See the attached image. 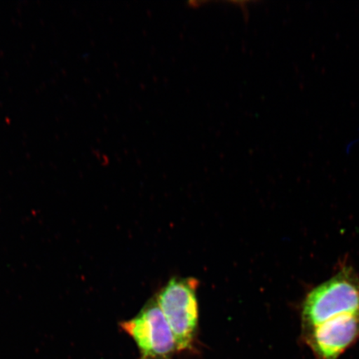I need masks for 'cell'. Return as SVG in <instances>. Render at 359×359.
<instances>
[{
  "label": "cell",
  "instance_id": "obj_1",
  "mask_svg": "<svg viewBox=\"0 0 359 359\" xmlns=\"http://www.w3.org/2000/svg\"><path fill=\"white\" fill-rule=\"evenodd\" d=\"M304 331L344 314L359 313V275L343 264L334 275L314 286L300 304Z\"/></svg>",
  "mask_w": 359,
  "mask_h": 359
},
{
  "label": "cell",
  "instance_id": "obj_2",
  "mask_svg": "<svg viewBox=\"0 0 359 359\" xmlns=\"http://www.w3.org/2000/svg\"><path fill=\"white\" fill-rule=\"evenodd\" d=\"M199 281L193 277L172 278L155 296L172 330L179 352L194 348L199 327Z\"/></svg>",
  "mask_w": 359,
  "mask_h": 359
},
{
  "label": "cell",
  "instance_id": "obj_3",
  "mask_svg": "<svg viewBox=\"0 0 359 359\" xmlns=\"http://www.w3.org/2000/svg\"><path fill=\"white\" fill-rule=\"evenodd\" d=\"M136 344L139 359H172L178 351L172 330L154 297L136 316L120 324Z\"/></svg>",
  "mask_w": 359,
  "mask_h": 359
},
{
  "label": "cell",
  "instance_id": "obj_4",
  "mask_svg": "<svg viewBox=\"0 0 359 359\" xmlns=\"http://www.w3.org/2000/svg\"><path fill=\"white\" fill-rule=\"evenodd\" d=\"M320 359H337L359 338V313L344 314L305 331Z\"/></svg>",
  "mask_w": 359,
  "mask_h": 359
}]
</instances>
